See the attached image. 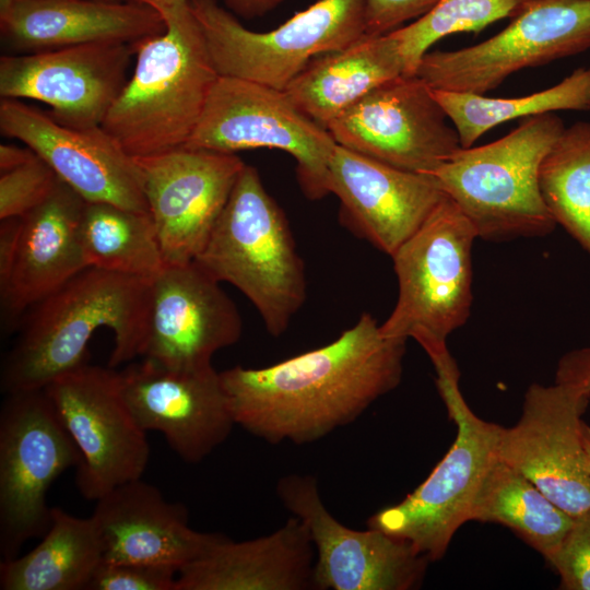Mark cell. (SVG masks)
I'll list each match as a JSON object with an SVG mask.
<instances>
[{
	"label": "cell",
	"mask_w": 590,
	"mask_h": 590,
	"mask_svg": "<svg viewBox=\"0 0 590 590\" xmlns=\"http://www.w3.org/2000/svg\"><path fill=\"white\" fill-rule=\"evenodd\" d=\"M531 0H438L423 16L391 33L397 39L406 75H414L423 56L441 38L479 33L502 19H512Z\"/></svg>",
	"instance_id": "cell-32"
},
{
	"label": "cell",
	"mask_w": 590,
	"mask_h": 590,
	"mask_svg": "<svg viewBox=\"0 0 590 590\" xmlns=\"http://www.w3.org/2000/svg\"><path fill=\"white\" fill-rule=\"evenodd\" d=\"M335 141L285 93L252 81L220 75L184 148L236 154L274 149L296 161L297 180L310 200L330 193L329 161Z\"/></svg>",
	"instance_id": "cell-9"
},
{
	"label": "cell",
	"mask_w": 590,
	"mask_h": 590,
	"mask_svg": "<svg viewBox=\"0 0 590 590\" xmlns=\"http://www.w3.org/2000/svg\"><path fill=\"white\" fill-rule=\"evenodd\" d=\"M152 5L155 9L170 7L177 0H139Z\"/></svg>",
	"instance_id": "cell-42"
},
{
	"label": "cell",
	"mask_w": 590,
	"mask_h": 590,
	"mask_svg": "<svg viewBox=\"0 0 590 590\" xmlns=\"http://www.w3.org/2000/svg\"><path fill=\"white\" fill-rule=\"evenodd\" d=\"M86 201L62 180L36 209L21 216L16 249L0 284L1 331L16 332L26 311L87 268L80 223Z\"/></svg>",
	"instance_id": "cell-22"
},
{
	"label": "cell",
	"mask_w": 590,
	"mask_h": 590,
	"mask_svg": "<svg viewBox=\"0 0 590 590\" xmlns=\"http://www.w3.org/2000/svg\"><path fill=\"white\" fill-rule=\"evenodd\" d=\"M404 72L391 33L365 34L344 49L312 59L284 91L303 113L327 129L374 88Z\"/></svg>",
	"instance_id": "cell-26"
},
{
	"label": "cell",
	"mask_w": 590,
	"mask_h": 590,
	"mask_svg": "<svg viewBox=\"0 0 590 590\" xmlns=\"http://www.w3.org/2000/svg\"><path fill=\"white\" fill-rule=\"evenodd\" d=\"M189 2L220 75L281 91L312 59L366 34V0H317L268 32L247 28L220 0Z\"/></svg>",
	"instance_id": "cell-8"
},
{
	"label": "cell",
	"mask_w": 590,
	"mask_h": 590,
	"mask_svg": "<svg viewBox=\"0 0 590 590\" xmlns=\"http://www.w3.org/2000/svg\"><path fill=\"white\" fill-rule=\"evenodd\" d=\"M103 546V562L170 565L180 569L199 556L216 533L189 526L187 508L170 503L141 479L109 491L91 515Z\"/></svg>",
	"instance_id": "cell-24"
},
{
	"label": "cell",
	"mask_w": 590,
	"mask_h": 590,
	"mask_svg": "<svg viewBox=\"0 0 590 590\" xmlns=\"http://www.w3.org/2000/svg\"><path fill=\"white\" fill-rule=\"evenodd\" d=\"M316 551L296 516L270 534L233 541L216 533L178 570L175 590H306L312 588Z\"/></svg>",
	"instance_id": "cell-25"
},
{
	"label": "cell",
	"mask_w": 590,
	"mask_h": 590,
	"mask_svg": "<svg viewBox=\"0 0 590 590\" xmlns=\"http://www.w3.org/2000/svg\"><path fill=\"white\" fill-rule=\"evenodd\" d=\"M555 382L571 385L590 393V346L571 350L558 359Z\"/></svg>",
	"instance_id": "cell-37"
},
{
	"label": "cell",
	"mask_w": 590,
	"mask_h": 590,
	"mask_svg": "<svg viewBox=\"0 0 590 590\" xmlns=\"http://www.w3.org/2000/svg\"><path fill=\"white\" fill-rule=\"evenodd\" d=\"M44 389L81 453L75 483L85 499L96 502L143 476L150 457L146 432L125 399L118 370L86 363Z\"/></svg>",
	"instance_id": "cell-12"
},
{
	"label": "cell",
	"mask_w": 590,
	"mask_h": 590,
	"mask_svg": "<svg viewBox=\"0 0 590 590\" xmlns=\"http://www.w3.org/2000/svg\"><path fill=\"white\" fill-rule=\"evenodd\" d=\"M80 237L88 267L152 279L166 266L150 212L86 202Z\"/></svg>",
	"instance_id": "cell-29"
},
{
	"label": "cell",
	"mask_w": 590,
	"mask_h": 590,
	"mask_svg": "<svg viewBox=\"0 0 590 590\" xmlns=\"http://www.w3.org/2000/svg\"><path fill=\"white\" fill-rule=\"evenodd\" d=\"M475 238L470 221L445 194L391 256L398 298L380 324L382 335L413 339L427 355L447 347L448 335L471 312Z\"/></svg>",
	"instance_id": "cell-7"
},
{
	"label": "cell",
	"mask_w": 590,
	"mask_h": 590,
	"mask_svg": "<svg viewBox=\"0 0 590 590\" xmlns=\"http://www.w3.org/2000/svg\"><path fill=\"white\" fill-rule=\"evenodd\" d=\"M194 262L240 291L273 337L286 331L305 303V267L288 221L253 166L243 168Z\"/></svg>",
	"instance_id": "cell-4"
},
{
	"label": "cell",
	"mask_w": 590,
	"mask_h": 590,
	"mask_svg": "<svg viewBox=\"0 0 590 590\" xmlns=\"http://www.w3.org/2000/svg\"><path fill=\"white\" fill-rule=\"evenodd\" d=\"M574 517L554 504L529 479L493 459L474 500L470 521L493 522L511 529L548 563Z\"/></svg>",
	"instance_id": "cell-28"
},
{
	"label": "cell",
	"mask_w": 590,
	"mask_h": 590,
	"mask_svg": "<svg viewBox=\"0 0 590 590\" xmlns=\"http://www.w3.org/2000/svg\"><path fill=\"white\" fill-rule=\"evenodd\" d=\"M433 94L457 130L461 146L471 148L503 122L556 110H590V68H578L556 85L521 97L441 90H433Z\"/></svg>",
	"instance_id": "cell-30"
},
{
	"label": "cell",
	"mask_w": 590,
	"mask_h": 590,
	"mask_svg": "<svg viewBox=\"0 0 590 590\" xmlns=\"http://www.w3.org/2000/svg\"><path fill=\"white\" fill-rule=\"evenodd\" d=\"M554 113L524 118L503 138L460 148L432 173L477 237L503 241L542 236L556 223L539 186L541 163L564 131Z\"/></svg>",
	"instance_id": "cell-5"
},
{
	"label": "cell",
	"mask_w": 590,
	"mask_h": 590,
	"mask_svg": "<svg viewBox=\"0 0 590 590\" xmlns=\"http://www.w3.org/2000/svg\"><path fill=\"white\" fill-rule=\"evenodd\" d=\"M133 44L97 42L0 58V96L34 99L50 107L60 125H103L128 82Z\"/></svg>",
	"instance_id": "cell-17"
},
{
	"label": "cell",
	"mask_w": 590,
	"mask_h": 590,
	"mask_svg": "<svg viewBox=\"0 0 590 590\" xmlns=\"http://www.w3.org/2000/svg\"><path fill=\"white\" fill-rule=\"evenodd\" d=\"M539 186L555 223L590 255V122L564 129L541 163Z\"/></svg>",
	"instance_id": "cell-31"
},
{
	"label": "cell",
	"mask_w": 590,
	"mask_h": 590,
	"mask_svg": "<svg viewBox=\"0 0 590 590\" xmlns=\"http://www.w3.org/2000/svg\"><path fill=\"white\" fill-rule=\"evenodd\" d=\"M438 0H366V34H388L426 14Z\"/></svg>",
	"instance_id": "cell-36"
},
{
	"label": "cell",
	"mask_w": 590,
	"mask_h": 590,
	"mask_svg": "<svg viewBox=\"0 0 590 590\" xmlns=\"http://www.w3.org/2000/svg\"><path fill=\"white\" fill-rule=\"evenodd\" d=\"M81 453L45 389L5 394L0 410V554L17 556L50 526L46 495Z\"/></svg>",
	"instance_id": "cell-10"
},
{
	"label": "cell",
	"mask_w": 590,
	"mask_h": 590,
	"mask_svg": "<svg viewBox=\"0 0 590 590\" xmlns=\"http://www.w3.org/2000/svg\"><path fill=\"white\" fill-rule=\"evenodd\" d=\"M133 158L165 264L194 261L246 164L237 154L188 148Z\"/></svg>",
	"instance_id": "cell-16"
},
{
	"label": "cell",
	"mask_w": 590,
	"mask_h": 590,
	"mask_svg": "<svg viewBox=\"0 0 590 590\" xmlns=\"http://www.w3.org/2000/svg\"><path fill=\"white\" fill-rule=\"evenodd\" d=\"M455 441L427 479L400 503L374 514L367 527L405 541L429 562L440 559L472 507L495 458L497 424L480 418L459 387L460 371L449 350L429 358Z\"/></svg>",
	"instance_id": "cell-6"
},
{
	"label": "cell",
	"mask_w": 590,
	"mask_h": 590,
	"mask_svg": "<svg viewBox=\"0 0 590 590\" xmlns=\"http://www.w3.org/2000/svg\"><path fill=\"white\" fill-rule=\"evenodd\" d=\"M36 153L30 149L13 144L0 145V173L15 169L36 157Z\"/></svg>",
	"instance_id": "cell-40"
},
{
	"label": "cell",
	"mask_w": 590,
	"mask_h": 590,
	"mask_svg": "<svg viewBox=\"0 0 590 590\" xmlns=\"http://www.w3.org/2000/svg\"><path fill=\"white\" fill-rule=\"evenodd\" d=\"M151 279L87 267L23 316L13 346L1 365L8 393L44 389L87 363V346L101 328L114 333L108 366L141 356Z\"/></svg>",
	"instance_id": "cell-2"
},
{
	"label": "cell",
	"mask_w": 590,
	"mask_h": 590,
	"mask_svg": "<svg viewBox=\"0 0 590 590\" xmlns=\"http://www.w3.org/2000/svg\"><path fill=\"white\" fill-rule=\"evenodd\" d=\"M99 1H106V2H120V1H123V0H99Z\"/></svg>",
	"instance_id": "cell-43"
},
{
	"label": "cell",
	"mask_w": 590,
	"mask_h": 590,
	"mask_svg": "<svg viewBox=\"0 0 590 590\" xmlns=\"http://www.w3.org/2000/svg\"><path fill=\"white\" fill-rule=\"evenodd\" d=\"M40 543L23 556L0 563L2 590H86L103 562L92 516L79 518L52 507Z\"/></svg>",
	"instance_id": "cell-27"
},
{
	"label": "cell",
	"mask_w": 590,
	"mask_h": 590,
	"mask_svg": "<svg viewBox=\"0 0 590 590\" xmlns=\"http://www.w3.org/2000/svg\"><path fill=\"white\" fill-rule=\"evenodd\" d=\"M241 332L234 302L194 261L165 266L151 279L142 358L172 369H203Z\"/></svg>",
	"instance_id": "cell-18"
},
{
	"label": "cell",
	"mask_w": 590,
	"mask_h": 590,
	"mask_svg": "<svg viewBox=\"0 0 590 590\" xmlns=\"http://www.w3.org/2000/svg\"><path fill=\"white\" fill-rule=\"evenodd\" d=\"M590 393L571 385L531 384L521 415L498 426L495 455L573 517L590 509V475L581 438Z\"/></svg>",
	"instance_id": "cell-13"
},
{
	"label": "cell",
	"mask_w": 590,
	"mask_h": 590,
	"mask_svg": "<svg viewBox=\"0 0 590 590\" xmlns=\"http://www.w3.org/2000/svg\"><path fill=\"white\" fill-rule=\"evenodd\" d=\"M329 189L349 228L392 253L425 222L445 193L426 174L402 170L335 144Z\"/></svg>",
	"instance_id": "cell-21"
},
{
	"label": "cell",
	"mask_w": 590,
	"mask_h": 590,
	"mask_svg": "<svg viewBox=\"0 0 590 590\" xmlns=\"http://www.w3.org/2000/svg\"><path fill=\"white\" fill-rule=\"evenodd\" d=\"M416 74L374 88L327 127L335 143L396 168L429 174L461 146L455 127Z\"/></svg>",
	"instance_id": "cell-15"
},
{
	"label": "cell",
	"mask_w": 590,
	"mask_h": 590,
	"mask_svg": "<svg viewBox=\"0 0 590 590\" xmlns=\"http://www.w3.org/2000/svg\"><path fill=\"white\" fill-rule=\"evenodd\" d=\"M589 48L590 0H531L488 39L426 52L415 74L433 90L485 94L515 72Z\"/></svg>",
	"instance_id": "cell-11"
},
{
	"label": "cell",
	"mask_w": 590,
	"mask_h": 590,
	"mask_svg": "<svg viewBox=\"0 0 590 590\" xmlns=\"http://www.w3.org/2000/svg\"><path fill=\"white\" fill-rule=\"evenodd\" d=\"M581 438L585 450L586 469L590 475V425L582 421Z\"/></svg>",
	"instance_id": "cell-41"
},
{
	"label": "cell",
	"mask_w": 590,
	"mask_h": 590,
	"mask_svg": "<svg viewBox=\"0 0 590 590\" xmlns=\"http://www.w3.org/2000/svg\"><path fill=\"white\" fill-rule=\"evenodd\" d=\"M166 30L135 45V66L102 127L132 157L184 148L220 74L189 0L156 9Z\"/></svg>",
	"instance_id": "cell-3"
},
{
	"label": "cell",
	"mask_w": 590,
	"mask_h": 590,
	"mask_svg": "<svg viewBox=\"0 0 590 590\" xmlns=\"http://www.w3.org/2000/svg\"><path fill=\"white\" fill-rule=\"evenodd\" d=\"M125 399L145 430L163 434L187 463H199L222 445L236 426L213 366L172 369L150 359L118 370Z\"/></svg>",
	"instance_id": "cell-20"
},
{
	"label": "cell",
	"mask_w": 590,
	"mask_h": 590,
	"mask_svg": "<svg viewBox=\"0 0 590 590\" xmlns=\"http://www.w3.org/2000/svg\"><path fill=\"white\" fill-rule=\"evenodd\" d=\"M165 30L162 14L139 0H0L1 45L10 55L97 42L137 45Z\"/></svg>",
	"instance_id": "cell-23"
},
{
	"label": "cell",
	"mask_w": 590,
	"mask_h": 590,
	"mask_svg": "<svg viewBox=\"0 0 590 590\" xmlns=\"http://www.w3.org/2000/svg\"><path fill=\"white\" fill-rule=\"evenodd\" d=\"M276 495L309 531L316 551L314 589L410 590L422 583L429 563L425 556L382 531L341 523L323 504L314 476L287 474L278 481Z\"/></svg>",
	"instance_id": "cell-14"
},
{
	"label": "cell",
	"mask_w": 590,
	"mask_h": 590,
	"mask_svg": "<svg viewBox=\"0 0 590 590\" xmlns=\"http://www.w3.org/2000/svg\"><path fill=\"white\" fill-rule=\"evenodd\" d=\"M548 565L564 590H590V509L574 517L573 524Z\"/></svg>",
	"instance_id": "cell-35"
},
{
	"label": "cell",
	"mask_w": 590,
	"mask_h": 590,
	"mask_svg": "<svg viewBox=\"0 0 590 590\" xmlns=\"http://www.w3.org/2000/svg\"><path fill=\"white\" fill-rule=\"evenodd\" d=\"M59 180L38 155L15 169L0 173V220L33 211L52 193Z\"/></svg>",
	"instance_id": "cell-33"
},
{
	"label": "cell",
	"mask_w": 590,
	"mask_h": 590,
	"mask_svg": "<svg viewBox=\"0 0 590 590\" xmlns=\"http://www.w3.org/2000/svg\"><path fill=\"white\" fill-rule=\"evenodd\" d=\"M285 0H223L224 7L236 16L249 20L262 16Z\"/></svg>",
	"instance_id": "cell-39"
},
{
	"label": "cell",
	"mask_w": 590,
	"mask_h": 590,
	"mask_svg": "<svg viewBox=\"0 0 590 590\" xmlns=\"http://www.w3.org/2000/svg\"><path fill=\"white\" fill-rule=\"evenodd\" d=\"M0 131L32 149L86 202L149 212L134 158L102 126L66 127L22 99L1 98Z\"/></svg>",
	"instance_id": "cell-19"
},
{
	"label": "cell",
	"mask_w": 590,
	"mask_h": 590,
	"mask_svg": "<svg viewBox=\"0 0 590 590\" xmlns=\"http://www.w3.org/2000/svg\"><path fill=\"white\" fill-rule=\"evenodd\" d=\"M178 570L170 565L102 562L86 590H175Z\"/></svg>",
	"instance_id": "cell-34"
},
{
	"label": "cell",
	"mask_w": 590,
	"mask_h": 590,
	"mask_svg": "<svg viewBox=\"0 0 590 590\" xmlns=\"http://www.w3.org/2000/svg\"><path fill=\"white\" fill-rule=\"evenodd\" d=\"M406 340L368 312L331 343L262 368L220 373L235 424L270 444H309L356 421L402 379Z\"/></svg>",
	"instance_id": "cell-1"
},
{
	"label": "cell",
	"mask_w": 590,
	"mask_h": 590,
	"mask_svg": "<svg viewBox=\"0 0 590 590\" xmlns=\"http://www.w3.org/2000/svg\"><path fill=\"white\" fill-rule=\"evenodd\" d=\"M21 229V216L1 220L0 224V284L11 270Z\"/></svg>",
	"instance_id": "cell-38"
}]
</instances>
